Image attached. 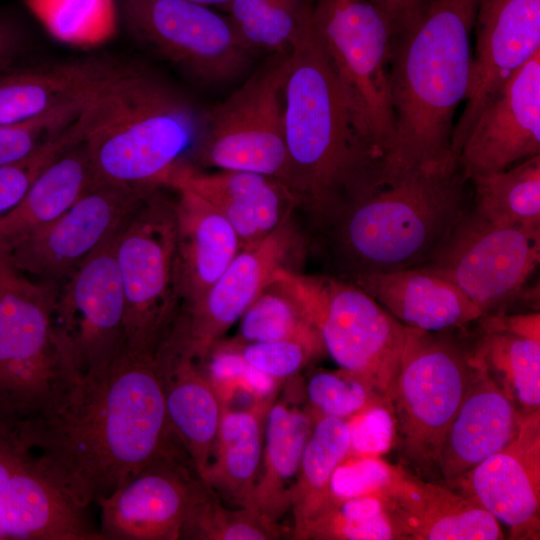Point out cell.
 Masks as SVG:
<instances>
[{
  "mask_svg": "<svg viewBox=\"0 0 540 540\" xmlns=\"http://www.w3.org/2000/svg\"><path fill=\"white\" fill-rule=\"evenodd\" d=\"M125 66L88 57L0 73V124L23 121L96 95Z\"/></svg>",
  "mask_w": 540,
  "mask_h": 540,
  "instance_id": "cell-28",
  "label": "cell"
},
{
  "mask_svg": "<svg viewBox=\"0 0 540 540\" xmlns=\"http://www.w3.org/2000/svg\"><path fill=\"white\" fill-rule=\"evenodd\" d=\"M200 479L188 457L160 460L97 500L102 540H177Z\"/></svg>",
  "mask_w": 540,
  "mask_h": 540,
  "instance_id": "cell-20",
  "label": "cell"
},
{
  "mask_svg": "<svg viewBox=\"0 0 540 540\" xmlns=\"http://www.w3.org/2000/svg\"><path fill=\"white\" fill-rule=\"evenodd\" d=\"M540 261V227L493 223L470 205L423 265L456 284L483 312L521 292Z\"/></svg>",
  "mask_w": 540,
  "mask_h": 540,
  "instance_id": "cell-12",
  "label": "cell"
},
{
  "mask_svg": "<svg viewBox=\"0 0 540 540\" xmlns=\"http://www.w3.org/2000/svg\"><path fill=\"white\" fill-rule=\"evenodd\" d=\"M402 468L389 464L381 457H346L331 476L329 507L351 498L383 495L398 478Z\"/></svg>",
  "mask_w": 540,
  "mask_h": 540,
  "instance_id": "cell-42",
  "label": "cell"
},
{
  "mask_svg": "<svg viewBox=\"0 0 540 540\" xmlns=\"http://www.w3.org/2000/svg\"><path fill=\"white\" fill-rule=\"evenodd\" d=\"M349 450L346 457H380L395 445V419L387 399L373 401L346 419Z\"/></svg>",
  "mask_w": 540,
  "mask_h": 540,
  "instance_id": "cell-44",
  "label": "cell"
},
{
  "mask_svg": "<svg viewBox=\"0 0 540 540\" xmlns=\"http://www.w3.org/2000/svg\"><path fill=\"white\" fill-rule=\"evenodd\" d=\"M19 429L47 476L83 509L155 462L189 457L170 426L154 354L123 350L102 368L66 371Z\"/></svg>",
  "mask_w": 540,
  "mask_h": 540,
  "instance_id": "cell-1",
  "label": "cell"
},
{
  "mask_svg": "<svg viewBox=\"0 0 540 540\" xmlns=\"http://www.w3.org/2000/svg\"><path fill=\"white\" fill-rule=\"evenodd\" d=\"M153 189L96 183L57 219L8 252L28 276L60 284L117 234Z\"/></svg>",
  "mask_w": 540,
  "mask_h": 540,
  "instance_id": "cell-15",
  "label": "cell"
},
{
  "mask_svg": "<svg viewBox=\"0 0 540 540\" xmlns=\"http://www.w3.org/2000/svg\"><path fill=\"white\" fill-rule=\"evenodd\" d=\"M306 314L340 369L388 400L406 326L355 284L332 275L294 272Z\"/></svg>",
  "mask_w": 540,
  "mask_h": 540,
  "instance_id": "cell-11",
  "label": "cell"
},
{
  "mask_svg": "<svg viewBox=\"0 0 540 540\" xmlns=\"http://www.w3.org/2000/svg\"><path fill=\"white\" fill-rule=\"evenodd\" d=\"M153 189L117 232L114 256L125 300L124 350L154 354L181 313L175 197Z\"/></svg>",
  "mask_w": 540,
  "mask_h": 540,
  "instance_id": "cell-8",
  "label": "cell"
},
{
  "mask_svg": "<svg viewBox=\"0 0 540 540\" xmlns=\"http://www.w3.org/2000/svg\"><path fill=\"white\" fill-rule=\"evenodd\" d=\"M191 2L206 6V7H216L222 11H226L231 0H189Z\"/></svg>",
  "mask_w": 540,
  "mask_h": 540,
  "instance_id": "cell-48",
  "label": "cell"
},
{
  "mask_svg": "<svg viewBox=\"0 0 540 540\" xmlns=\"http://www.w3.org/2000/svg\"><path fill=\"white\" fill-rule=\"evenodd\" d=\"M349 282L410 328L462 330L485 315L456 284L426 266L365 274Z\"/></svg>",
  "mask_w": 540,
  "mask_h": 540,
  "instance_id": "cell-25",
  "label": "cell"
},
{
  "mask_svg": "<svg viewBox=\"0 0 540 540\" xmlns=\"http://www.w3.org/2000/svg\"><path fill=\"white\" fill-rule=\"evenodd\" d=\"M274 397L246 410L222 408L213 460L201 479L231 507L251 508L263 453V420Z\"/></svg>",
  "mask_w": 540,
  "mask_h": 540,
  "instance_id": "cell-29",
  "label": "cell"
},
{
  "mask_svg": "<svg viewBox=\"0 0 540 540\" xmlns=\"http://www.w3.org/2000/svg\"><path fill=\"white\" fill-rule=\"evenodd\" d=\"M27 10L55 40L77 48H94L117 32L116 0H23Z\"/></svg>",
  "mask_w": 540,
  "mask_h": 540,
  "instance_id": "cell-36",
  "label": "cell"
},
{
  "mask_svg": "<svg viewBox=\"0 0 540 540\" xmlns=\"http://www.w3.org/2000/svg\"><path fill=\"white\" fill-rule=\"evenodd\" d=\"M470 344L473 361L525 416L540 411V313L486 314Z\"/></svg>",
  "mask_w": 540,
  "mask_h": 540,
  "instance_id": "cell-26",
  "label": "cell"
},
{
  "mask_svg": "<svg viewBox=\"0 0 540 540\" xmlns=\"http://www.w3.org/2000/svg\"><path fill=\"white\" fill-rule=\"evenodd\" d=\"M474 28L466 104L452 135L455 159L483 109L511 75L540 51V0H482Z\"/></svg>",
  "mask_w": 540,
  "mask_h": 540,
  "instance_id": "cell-17",
  "label": "cell"
},
{
  "mask_svg": "<svg viewBox=\"0 0 540 540\" xmlns=\"http://www.w3.org/2000/svg\"><path fill=\"white\" fill-rule=\"evenodd\" d=\"M294 271L275 273L241 316L238 339L245 344L281 339H317L296 288Z\"/></svg>",
  "mask_w": 540,
  "mask_h": 540,
  "instance_id": "cell-34",
  "label": "cell"
},
{
  "mask_svg": "<svg viewBox=\"0 0 540 540\" xmlns=\"http://www.w3.org/2000/svg\"><path fill=\"white\" fill-rule=\"evenodd\" d=\"M540 154V51L504 83L468 133L457 161L469 181Z\"/></svg>",
  "mask_w": 540,
  "mask_h": 540,
  "instance_id": "cell-19",
  "label": "cell"
},
{
  "mask_svg": "<svg viewBox=\"0 0 540 540\" xmlns=\"http://www.w3.org/2000/svg\"><path fill=\"white\" fill-rule=\"evenodd\" d=\"M306 238L291 220L262 242L242 249L204 296L181 310L179 324L189 354L200 359L236 323L277 271L303 255Z\"/></svg>",
  "mask_w": 540,
  "mask_h": 540,
  "instance_id": "cell-16",
  "label": "cell"
},
{
  "mask_svg": "<svg viewBox=\"0 0 540 540\" xmlns=\"http://www.w3.org/2000/svg\"><path fill=\"white\" fill-rule=\"evenodd\" d=\"M87 108V107H86ZM86 109L66 129L40 145L27 157L0 166V218L15 209L40 174L65 151L84 140Z\"/></svg>",
  "mask_w": 540,
  "mask_h": 540,
  "instance_id": "cell-39",
  "label": "cell"
},
{
  "mask_svg": "<svg viewBox=\"0 0 540 540\" xmlns=\"http://www.w3.org/2000/svg\"><path fill=\"white\" fill-rule=\"evenodd\" d=\"M378 6L389 19L392 31L402 29L410 22L421 0H370Z\"/></svg>",
  "mask_w": 540,
  "mask_h": 540,
  "instance_id": "cell-47",
  "label": "cell"
},
{
  "mask_svg": "<svg viewBox=\"0 0 540 540\" xmlns=\"http://www.w3.org/2000/svg\"><path fill=\"white\" fill-rule=\"evenodd\" d=\"M283 130L291 190L309 223L326 217L385 167L352 125L313 21L291 51L283 88Z\"/></svg>",
  "mask_w": 540,
  "mask_h": 540,
  "instance_id": "cell-4",
  "label": "cell"
},
{
  "mask_svg": "<svg viewBox=\"0 0 540 540\" xmlns=\"http://www.w3.org/2000/svg\"><path fill=\"white\" fill-rule=\"evenodd\" d=\"M96 95L66 102L23 121L0 124V166L27 157L40 145L66 129Z\"/></svg>",
  "mask_w": 540,
  "mask_h": 540,
  "instance_id": "cell-40",
  "label": "cell"
},
{
  "mask_svg": "<svg viewBox=\"0 0 540 540\" xmlns=\"http://www.w3.org/2000/svg\"><path fill=\"white\" fill-rule=\"evenodd\" d=\"M472 208L497 224L540 227V154L471 181Z\"/></svg>",
  "mask_w": 540,
  "mask_h": 540,
  "instance_id": "cell-33",
  "label": "cell"
},
{
  "mask_svg": "<svg viewBox=\"0 0 540 540\" xmlns=\"http://www.w3.org/2000/svg\"><path fill=\"white\" fill-rule=\"evenodd\" d=\"M232 343L250 365L279 380L294 375L325 351L320 338Z\"/></svg>",
  "mask_w": 540,
  "mask_h": 540,
  "instance_id": "cell-43",
  "label": "cell"
},
{
  "mask_svg": "<svg viewBox=\"0 0 540 540\" xmlns=\"http://www.w3.org/2000/svg\"><path fill=\"white\" fill-rule=\"evenodd\" d=\"M115 236L58 286L53 334L70 372L102 368L124 350L125 300L114 256Z\"/></svg>",
  "mask_w": 540,
  "mask_h": 540,
  "instance_id": "cell-14",
  "label": "cell"
},
{
  "mask_svg": "<svg viewBox=\"0 0 540 540\" xmlns=\"http://www.w3.org/2000/svg\"><path fill=\"white\" fill-rule=\"evenodd\" d=\"M471 182L456 159L388 167L333 212L310 225L330 259L332 276L351 281L423 266L470 206Z\"/></svg>",
  "mask_w": 540,
  "mask_h": 540,
  "instance_id": "cell-2",
  "label": "cell"
},
{
  "mask_svg": "<svg viewBox=\"0 0 540 540\" xmlns=\"http://www.w3.org/2000/svg\"><path fill=\"white\" fill-rule=\"evenodd\" d=\"M481 1L421 0L410 22L392 34L396 143L388 166H425L454 159V118L469 86L471 36Z\"/></svg>",
  "mask_w": 540,
  "mask_h": 540,
  "instance_id": "cell-3",
  "label": "cell"
},
{
  "mask_svg": "<svg viewBox=\"0 0 540 540\" xmlns=\"http://www.w3.org/2000/svg\"><path fill=\"white\" fill-rule=\"evenodd\" d=\"M279 536L277 520L255 508L226 507L200 478L192 495L180 539L273 540Z\"/></svg>",
  "mask_w": 540,
  "mask_h": 540,
  "instance_id": "cell-37",
  "label": "cell"
},
{
  "mask_svg": "<svg viewBox=\"0 0 540 540\" xmlns=\"http://www.w3.org/2000/svg\"><path fill=\"white\" fill-rule=\"evenodd\" d=\"M96 183L86 145L81 141L50 164L19 205L0 218V247L10 251L57 219Z\"/></svg>",
  "mask_w": 540,
  "mask_h": 540,
  "instance_id": "cell-30",
  "label": "cell"
},
{
  "mask_svg": "<svg viewBox=\"0 0 540 540\" xmlns=\"http://www.w3.org/2000/svg\"><path fill=\"white\" fill-rule=\"evenodd\" d=\"M164 187H184L209 202L233 227L241 250L262 242L299 208L296 195L283 182L252 172L206 173L184 163L169 175Z\"/></svg>",
  "mask_w": 540,
  "mask_h": 540,
  "instance_id": "cell-21",
  "label": "cell"
},
{
  "mask_svg": "<svg viewBox=\"0 0 540 540\" xmlns=\"http://www.w3.org/2000/svg\"><path fill=\"white\" fill-rule=\"evenodd\" d=\"M472 362V380L438 453L437 469L447 486L508 445L524 419L501 387Z\"/></svg>",
  "mask_w": 540,
  "mask_h": 540,
  "instance_id": "cell-23",
  "label": "cell"
},
{
  "mask_svg": "<svg viewBox=\"0 0 540 540\" xmlns=\"http://www.w3.org/2000/svg\"><path fill=\"white\" fill-rule=\"evenodd\" d=\"M307 395L315 420L321 416L348 419L373 401L384 398L342 369L313 375L307 384Z\"/></svg>",
  "mask_w": 540,
  "mask_h": 540,
  "instance_id": "cell-41",
  "label": "cell"
},
{
  "mask_svg": "<svg viewBox=\"0 0 540 540\" xmlns=\"http://www.w3.org/2000/svg\"><path fill=\"white\" fill-rule=\"evenodd\" d=\"M129 34L198 84L232 81L250 66L252 52L227 15L189 0H118Z\"/></svg>",
  "mask_w": 540,
  "mask_h": 540,
  "instance_id": "cell-13",
  "label": "cell"
},
{
  "mask_svg": "<svg viewBox=\"0 0 540 540\" xmlns=\"http://www.w3.org/2000/svg\"><path fill=\"white\" fill-rule=\"evenodd\" d=\"M407 540H500V523L449 486L402 471L382 495Z\"/></svg>",
  "mask_w": 540,
  "mask_h": 540,
  "instance_id": "cell-24",
  "label": "cell"
},
{
  "mask_svg": "<svg viewBox=\"0 0 540 540\" xmlns=\"http://www.w3.org/2000/svg\"><path fill=\"white\" fill-rule=\"evenodd\" d=\"M204 109L163 76L125 66L87 107L86 145L97 183L164 187L189 163Z\"/></svg>",
  "mask_w": 540,
  "mask_h": 540,
  "instance_id": "cell-5",
  "label": "cell"
},
{
  "mask_svg": "<svg viewBox=\"0 0 540 540\" xmlns=\"http://www.w3.org/2000/svg\"><path fill=\"white\" fill-rule=\"evenodd\" d=\"M28 36L19 20L0 12V73L11 69L26 52Z\"/></svg>",
  "mask_w": 540,
  "mask_h": 540,
  "instance_id": "cell-46",
  "label": "cell"
},
{
  "mask_svg": "<svg viewBox=\"0 0 540 540\" xmlns=\"http://www.w3.org/2000/svg\"><path fill=\"white\" fill-rule=\"evenodd\" d=\"M295 539L407 540L382 495L336 503L309 521Z\"/></svg>",
  "mask_w": 540,
  "mask_h": 540,
  "instance_id": "cell-38",
  "label": "cell"
},
{
  "mask_svg": "<svg viewBox=\"0 0 540 540\" xmlns=\"http://www.w3.org/2000/svg\"><path fill=\"white\" fill-rule=\"evenodd\" d=\"M346 419L318 417L304 447L293 490L294 536L330 505L329 483L349 450Z\"/></svg>",
  "mask_w": 540,
  "mask_h": 540,
  "instance_id": "cell-32",
  "label": "cell"
},
{
  "mask_svg": "<svg viewBox=\"0 0 540 540\" xmlns=\"http://www.w3.org/2000/svg\"><path fill=\"white\" fill-rule=\"evenodd\" d=\"M178 329L174 324L154 358L170 426L202 478L217 436L222 405Z\"/></svg>",
  "mask_w": 540,
  "mask_h": 540,
  "instance_id": "cell-22",
  "label": "cell"
},
{
  "mask_svg": "<svg viewBox=\"0 0 540 540\" xmlns=\"http://www.w3.org/2000/svg\"><path fill=\"white\" fill-rule=\"evenodd\" d=\"M314 422L311 413L283 402L271 405L251 508L277 520L291 507L301 457Z\"/></svg>",
  "mask_w": 540,
  "mask_h": 540,
  "instance_id": "cell-31",
  "label": "cell"
},
{
  "mask_svg": "<svg viewBox=\"0 0 540 540\" xmlns=\"http://www.w3.org/2000/svg\"><path fill=\"white\" fill-rule=\"evenodd\" d=\"M58 286L20 271L0 247V412L10 417L39 412L66 371L52 326Z\"/></svg>",
  "mask_w": 540,
  "mask_h": 540,
  "instance_id": "cell-10",
  "label": "cell"
},
{
  "mask_svg": "<svg viewBox=\"0 0 540 540\" xmlns=\"http://www.w3.org/2000/svg\"><path fill=\"white\" fill-rule=\"evenodd\" d=\"M313 7L314 0H231L225 12L249 51L277 53L292 50Z\"/></svg>",
  "mask_w": 540,
  "mask_h": 540,
  "instance_id": "cell-35",
  "label": "cell"
},
{
  "mask_svg": "<svg viewBox=\"0 0 540 540\" xmlns=\"http://www.w3.org/2000/svg\"><path fill=\"white\" fill-rule=\"evenodd\" d=\"M312 21L355 131L376 157L388 163L396 143L389 19L370 0H314Z\"/></svg>",
  "mask_w": 540,
  "mask_h": 540,
  "instance_id": "cell-6",
  "label": "cell"
},
{
  "mask_svg": "<svg viewBox=\"0 0 540 540\" xmlns=\"http://www.w3.org/2000/svg\"><path fill=\"white\" fill-rule=\"evenodd\" d=\"M33 458L20 434L19 419L0 412V500L13 475Z\"/></svg>",
  "mask_w": 540,
  "mask_h": 540,
  "instance_id": "cell-45",
  "label": "cell"
},
{
  "mask_svg": "<svg viewBox=\"0 0 540 540\" xmlns=\"http://www.w3.org/2000/svg\"><path fill=\"white\" fill-rule=\"evenodd\" d=\"M509 530L540 537V411L525 415L514 439L449 485Z\"/></svg>",
  "mask_w": 540,
  "mask_h": 540,
  "instance_id": "cell-18",
  "label": "cell"
},
{
  "mask_svg": "<svg viewBox=\"0 0 540 540\" xmlns=\"http://www.w3.org/2000/svg\"><path fill=\"white\" fill-rule=\"evenodd\" d=\"M291 51L272 53L228 98L204 109L188 164L270 176L291 190L282 101Z\"/></svg>",
  "mask_w": 540,
  "mask_h": 540,
  "instance_id": "cell-9",
  "label": "cell"
},
{
  "mask_svg": "<svg viewBox=\"0 0 540 540\" xmlns=\"http://www.w3.org/2000/svg\"><path fill=\"white\" fill-rule=\"evenodd\" d=\"M176 271L181 310L196 304L241 250L226 218L193 191L177 187Z\"/></svg>",
  "mask_w": 540,
  "mask_h": 540,
  "instance_id": "cell-27",
  "label": "cell"
},
{
  "mask_svg": "<svg viewBox=\"0 0 540 540\" xmlns=\"http://www.w3.org/2000/svg\"><path fill=\"white\" fill-rule=\"evenodd\" d=\"M454 331L406 326L398 370L388 397L402 462L422 477L437 469L445 432L472 380L470 344Z\"/></svg>",
  "mask_w": 540,
  "mask_h": 540,
  "instance_id": "cell-7",
  "label": "cell"
}]
</instances>
